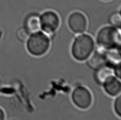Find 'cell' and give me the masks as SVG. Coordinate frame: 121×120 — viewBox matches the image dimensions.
Listing matches in <instances>:
<instances>
[{
  "instance_id": "obj_6",
  "label": "cell",
  "mask_w": 121,
  "mask_h": 120,
  "mask_svg": "<svg viewBox=\"0 0 121 120\" xmlns=\"http://www.w3.org/2000/svg\"><path fill=\"white\" fill-rule=\"evenodd\" d=\"M72 100L73 103L81 109H87L91 105L92 97L90 92L83 86L75 88L72 93Z\"/></svg>"
},
{
  "instance_id": "obj_16",
  "label": "cell",
  "mask_w": 121,
  "mask_h": 120,
  "mask_svg": "<svg viewBox=\"0 0 121 120\" xmlns=\"http://www.w3.org/2000/svg\"><path fill=\"white\" fill-rule=\"evenodd\" d=\"M5 120V114L4 111L0 108V120Z\"/></svg>"
},
{
  "instance_id": "obj_14",
  "label": "cell",
  "mask_w": 121,
  "mask_h": 120,
  "mask_svg": "<svg viewBox=\"0 0 121 120\" xmlns=\"http://www.w3.org/2000/svg\"><path fill=\"white\" fill-rule=\"evenodd\" d=\"M29 36L30 34L23 27L19 29L17 32V37L21 41H26Z\"/></svg>"
},
{
  "instance_id": "obj_1",
  "label": "cell",
  "mask_w": 121,
  "mask_h": 120,
  "mask_svg": "<svg viewBox=\"0 0 121 120\" xmlns=\"http://www.w3.org/2000/svg\"><path fill=\"white\" fill-rule=\"evenodd\" d=\"M97 42L99 49L106 51L121 48V33L112 25H106L99 30L97 35Z\"/></svg>"
},
{
  "instance_id": "obj_12",
  "label": "cell",
  "mask_w": 121,
  "mask_h": 120,
  "mask_svg": "<svg viewBox=\"0 0 121 120\" xmlns=\"http://www.w3.org/2000/svg\"><path fill=\"white\" fill-rule=\"evenodd\" d=\"M108 22L112 26L120 30L121 25V10L111 12L108 16Z\"/></svg>"
},
{
  "instance_id": "obj_4",
  "label": "cell",
  "mask_w": 121,
  "mask_h": 120,
  "mask_svg": "<svg viewBox=\"0 0 121 120\" xmlns=\"http://www.w3.org/2000/svg\"><path fill=\"white\" fill-rule=\"evenodd\" d=\"M41 29L46 34L54 33L60 25V16L56 12L48 10L40 14Z\"/></svg>"
},
{
  "instance_id": "obj_8",
  "label": "cell",
  "mask_w": 121,
  "mask_h": 120,
  "mask_svg": "<svg viewBox=\"0 0 121 120\" xmlns=\"http://www.w3.org/2000/svg\"><path fill=\"white\" fill-rule=\"evenodd\" d=\"M87 64L90 68L95 70L107 65L105 56V51L98 49L90 55L88 58Z\"/></svg>"
},
{
  "instance_id": "obj_10",
  "label": "cell",
  "mask_w": 121,
  "mask_h": 120,
  "mask_svg": "<svg viewBox=\"0 0 121 120\" xmlns=\"http://www.w3.org/2000/svg\"><path fill=\"white\" fill-rule=\"evenodd\" d=\"M95 71V80L99 85H103L106 80L111 76H114L113 68L108 65L104 66Z\"/></svg>"
},
{
  "instance_id": "obj_15",
  "label": "cell",
  "mask_w": 121,
  "mask_h": 120,
  "mask_svg": "<svg viewBox=\"0 0 121 120\" xmlns=\"http://www.w3.org/2000/svg\"><path fill=\"white\" fill-rule=\"evenodd\" d=\"M114 70V76H116V77L118 79L121 78V64H118V65L115 66V67H113Z\"/></svg>"
},
{
  "instance_id": "obj_3",
  "label": "cell",
  "mask_w": 121,
  "mask_h": 120,
  "mask_svg": "<svg viewBox=\"0 0 121 120\" xmlns=\"http://www.w3.org/2000/svg\"><path fill=\"white\" fill-rule=\"evenodd\" d=\"M26 41L28 51L35 56L44 55L50 47V40L48 37L41 31L30 35Z\"/></svg>"
},
{
  "instance_id": "obj_2",
  "label": "cell",
  "mask_w": 121,
  "mask_h": 120,
  "mask_svg": "<svg viewBox=\"0 0 121 120\" xmlns=\"http://www.w3.org/2000/svg\"><path fill=\"white\" fill-rule=\"evenodd\" d=\"M94 47L92 37L88 34H82L78 36L73 42L71 47L72 56L78 61H85L92 54Z\"/></svg>"
},
{
  "instance_id": "obj_17",
  "label": "cell",
  "mask_w": 121,
  "mask_h": 120,
  "mask_svg": "<svg viewBox=\"0 0 121 120\" xmlns=\"http://www.w3.org/2000/svg\"><path fill=\"white\" fill-rule=\"evenodd\" d=\"M101 1H111V0H101Z\"/></svg>"
},
{
  "instance_id": "obj_7",
  "label": "cell",
  "mask_w": 121,
  "mask_h": 120,
  "mask_svg": "<svg viewBox=\"0 0 121 120\" xmlns=\"http://www.w3.org/2000/svg\"><path fill=\"white\" fill-rule=\"evenodd\" d=\"M41 12L34 11L30 12L23 19V28L30 35L40 31L41 24L40 14Z\"/></svg>"
},
{
  "instance_id": "obj_9",
  "label": "cell",
  "mask_w": 121,
  "mask_h": 120,
  "mask_svg": "<svg viewBox=\"0 0 121 120\" xmlns=\"http://www.w3.org/2000/svg\"><path fill=\"white\" fill-rule=\"evenodd\" d=\"M106 93L111 96H117L121 91V83L120 79L115 76H111L103 84Z\"/></svg>"
},
{
  "instance_id": "obj_18",
  "label": "cell",
  "mask_w": 121,
  "mask_h": 120,
  "mask_svg": "<svg viewBox=\"0 0 121 120\" xmlns=\"http://www.w3.org/2000/svg\"><path fill=\"white\" fill-rule=\"evenodd\" d=\"M17 120V119H12V120Z\"/></svg>"
},
{
  "instance_id": "obj_5",
  "label": "cell",
  "mask_w": 121,
  "mask_h": 120,
  "mask_svg": "<svg viewBox=\"0 0 121 120\" xmlns=\"http://www.w3.org/2000/svg\"><path fill=\"white\" fill-rule=\"evenodd\" d=\"M68 24L69 28L75 33H83L86 30L88 25V20L83 12L75 11L69 14Z\"/></svg>"
},
{
  "instance_id": "obj_13",
  "label": "cell",
  "mask_w": 121,
  "mask_h": 120,
  "mask_svg": "<svg viewBox=\"0 0 121 120\" xmlns=\"http://www.w3.org/2000/svg\"><path fill=\"white\" fill-rule=\"evenodd\" d=\"M114 111L117 116L120 118L121 117V96L118 95L115 100L114 104Z\"/></svg>"
},
{
  "instance_id": "obj_11",
  "label": "cell",
  "mask_w": 121,
  "mask_h": 120,
  "mask_svg": "<svg viewBox=\"0 0 121 120\" xmlns=\"http://www.w3.org/2000/svg\"><path fill=\"white\" fill-rule=\"evenodd\" d=\"M105 56L107 65L113 68L121 64V48L105 51Z\"/></svg>"
}]
</instances>
